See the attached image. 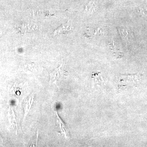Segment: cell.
Masks as SVG:
<instances>
[{"mask_svg":"<svg viewBox=\"0 0 147 147\" xmlns=\"http://www.w3.org/2000/svg\"><path fill=\"white\" fill-rule=\"evenodd\" d=\"M73 30V28L69 23L61 25L56 29L53 34V36L55 37L58 35L67 33Z\"/></svg>","mask_w":147,"mask_h":147,"instance_id":"obj_1","label":"cell"},{"mask_svg":"<svg viewBox=\"0 0 147 147\" xmlns=\"http://www.w3.org/2000/svg\"><path fill=\"white\" fill-rule=\"evenodd\" d=\"M37 27L36 25L32 24H24L18 27V30L20 33L24 34L35 30Z\"/></svg>","mask_w":147,"mask_h":147,"instance_id":"obj_2","label":"cell"},{"mask_svg":"<svg viewBox=\"0 0 147 147\" xmlns=\"http://www.w3.org/2000/svg\"><path fill=\"white\" fill-rule=\"evenodd\" d=\"M118 30L121 36L124 39H128L130 38L131 36V32L128 28L125 27H120L118 28Z\"/></svg>","mask_w":147,"mask_h":147,"instance_id":"obj_3","label":"cell"},{"mask_svg":"<svg viewBox=\"0 0 147 147\" xmlns=\"http://www.w3.org/2000/svg\"><path fill=\"white\" fill-rule=\"evenodd\" d=\"M62 66V65H61L58 68L56 69L55 71L50 74V81L52 83L56 82L59 78L60 74H61V68Z\"/></svg>","mask_w":147,"mask_h":147,"instance_id":"obj_4","label":"cell"},{"mask_svg":"<svg viewBox=\"0 0 147 147\" xmlns=\"http://www.w3.org/2000/svg\"><path fill=\"white\" fill-rule=\"evenodd\" d=\"M94 5L93 3H90L86 7V10L90 12H92L94 10Z\"/></svg>","mask_w":147,"mask_h":147,"instance_id":"obj_5","label":"cell"},{"mask_svg":"<svg viewBox=\"0 0 147 147\" xmlns=\"http://www.w3.org/2000/svg\"><path fill=\"white\" fill-rule=\"evenodd\" d=\"M95 79H96L95 80H97V79H98V76H96H96H95ZM98 80H96L95 82H101V80H99V79H98Z\"/></svg>","mask_w":147,"mask_h":147,"instance_id":"obj_6","label":"cell"},{"mask_svg":"<svg viewBox=\"0 0 147 147\" xmlns=\"http://www.w3.org/2000/svg\"><path fill=\"white\" fill-rule=\"evenodd\" d=\"M1 34V32H0V34Z\"/></svg>","mask_w":147,"mask_h":147,"instance_id":"obj_7","label":"cell"}]
</instances>
